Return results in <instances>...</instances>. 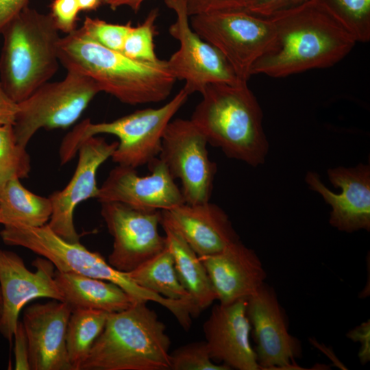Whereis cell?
<instances>
[{
	"instance_id": "6da1fadb",
	"label": "cell",
	"mask_w": 370,
	"mask_h": 370,
	"mask_svg": "<svg viewBox=\"0 0 370 370\" xmlns=\"http://www.w3.org/2000/svg\"><path fill=\"white\" fill-rule=\"evenodd\" d=\"M274 38L251 75L284 77L334 66L347 56L355 38L314 0L269 17Z\"/></svg>"
},
{
	"instance_id": "7a4b0ae2",
	"label": "cell",
	"mask_w": 370,
	"mask_h": 370,
	"mask_svg": "<svg viewBox=\"0 0 370 370\" xmlns=\"http://www.w3.org/2000/svg\"><path fill=\"white\" fill-rule=\"evenodd\" d=\"M58 59L67 71L88 77L101 92L130 105L164 101L177 80L166 61L150 63L131 59L97 43L81 28L60 38Z\"/></svg>"
},
{
	"instance_id": "3957f363",
	"label": "cell",
	"mask_w": 370,
	"mask_h": 370,
	"mask_svg": "<svg viewBox=\"0 0 370 370\" xmlns=\"http://www.w3.org/2000/svg\"><path fill=\"white\" fill-rule=\"evenodd\" d=\"M200 94L190 120L208 143L230 158L253 166L263 164L269 150L263 114L247 82L210 84Z\"/></svg>"
},
{
	"instance_id": "277c9868",
	"label": "cell",
	"mask_w": 370,
	"mask_h": 370,
	"mask_svg": "<svg viewBox=\"0 0 370 370\" xmlns=\"http://www.w3.org/2000/svg\"><path fill=\"white\" fill-rule=\"evenodd\" d=\"M171 339L147 302L108 314L80 370H170Z\"/></svg>"
},
{
	"instance_id": "5b68a950",
	"label": "cell",
	"mask_w": 370,
	"mask_h": 370,
	"mask_svg": "<svg viewBox=\"0 0 370 370\" xmlns=\"http://www.w3.org/2000/svg\"><path fill=\"white\" fill-rule=\"evenodd\" d=\"M0 79L17 103L49 82L58 70L59 30L49 14L29 6L3 29Z\"/></svg>"
},
{
	"instance_id": "8992f818",
	"label": "cell",
	"mask_w": 370,
	"mask_h": 370,
	"mask_svg": "<svg viewBox=\"0 0 370 370\" xmlns=\"http://www.w3.org/2000/svg\"><path fill=\"white\" fill-rule=\"evenodd\" d=\"M188 95L182 88L169 102L157 108L138 110L110 122L95 123L84 120L63 139L60 149L62 164L74 157L85 139L107 134L119 139L111 156L114 162L135 169L149 164L158 158L164 132Z\"/></svg>"
},
{
	"instance_id": "52a82bcc",
	"label": "cell",
	"mask_w": 370,
	"mask_h": 370,
	"mask_svg": "<svg viewBox=\"0 0 370 370\" xmlns=\"http://www.w3.org/2000/svg\"><path fill=\"white\" fill-rule=\"evenodd\" d=\"M3 241L20 246L50 261L57 271L95 278L116 284L136 301H153L164 308L171 300L136 284L127 273L112 267L98 252L91 251L79 242H70L46 224L40 227L4 225Z\"/></svg>"
},
{
	"instance_id": "ba28073f",
	"label": "cell",
	"mask_w": 370,
	"mask_h": 370,
	"mask_svg": "<svg viewBox=\"0 0 370 370\" xmlns=\"http://www.w3.org/2000/svg\"><path fill=\"white\" fill-rule=\"evenodd\" d=\"M190 17L192 29L223 54L241 82L248 81L252 66L274 38L269 18L245 10L214 11Z\"/></svg>"
},
{
	"instance_id": "9c48e42d",
	"label": "cell",
	"mask_w": 370,
	"mask_h": 370,
	"mask_svg": "<svg viewBox=\"0 0 370 370\" xmlns=\"http://www.w3.org/2000/svg\"><path fill=\"white\" fill-rule=\"evenodd\" d=\"M101 91L92 79L67 71L58 82H47L18 103L13 127L16 142L26 147L41 128H66L75 123Z\"/></svg>"
},
{
	"instance_id": "30bf717a",
	"label": "cell",
	"mask_w": 370,
	"mask_h": 370,
	"mask_svg": "<svg viewBox=\"0 0 370 370\" xmlns=\"http://www.w3.org/2000/svg\"><path fill=\"white\" fill-rule=\"evenodd\" d=\"M207 144L205 136L190 119L171 120L164 132L158 158L174 180L181 181L186 204L210 201L217 165L209 158Z\"/></svg>"
},
{
	"instance_id": "8fae6325",
	"label": "cell",
	"mask_w": 370,
	"mask_h": 370,
	"mask_svg": "<svg viewBox=\"0 0 370 370\" xmlns=\"http://www.w3.org/2000/svg\"><path fill=\"white\" fill-rule=\"evenodd\" d=\"M164 1L176 14L169 32L180 43L166 61L167 66L176 79L184 81L183 88L188 94L201 93L210 84L241 82L223 54L192 29L185 0Z\"/></svg>"
},
{
	"instance_id": "7c38bea8",
	"label": "cell",
	"mask_w": 370,
	"mask_h": 370,
	"mask_svg": "<svg viewBox=\"0 0 370 370\" xmlns=\"http://www.w3.org/2000/svg\"><path fill=\"white\" fill-rule=\"evenodd\" d=\"M101 214L113 238L108 262L128 273L166 247L159 232L161 210H143L119 202H103Z\"/></svg>"
},
{
	"instance_id": "4fadbf2b",
	"label": "cell",
	"mask_w": 370,
	"mask_h": 370,
	"mask_svg": "<svg viewBox=\"0 0 370 370\" xmlns=\"http://www.w3.org/2000/svg\"><path fill=\"white\" fill-rule=\"evenodd\" d=\"M247 314L260 369H291L301 356L300 341L288 332L285 312L266 283L247 299Z\"/></svg>"
},
{
	"instance_id": "5bb4252c",
	"label": "cell",
	"mask_w": 370,
	"mask_h": 370,
	"mask_svg": "<svg viewBox=\"0 0 370 370\" xmlns=\"http://www.w3.org/2000/svg\"><path fill=\"white\" fill-rule=\"evenodd\" d=\"M34 265L36 271L32 272L18 255L0 249V334L10 343L13 340L19 314L28 302L42 297L63 301L55 281L53 264L39 258Z\"/></svg>"
},
{
	"instance_id": "9a60e30c",
	"label": "cell",
	"mask_w": 370,
	"mask_h": 370,
	"mask_svg": "<svg viewBox=\"0 0 370 370\" xmlns=\"http://www.w3.org/2000/svg\"><path fill=\"white\" fill-rule=\"evenodd\" d=\"M148 165L150 173L140 176L135 168L118 164L99 187L97 199L143 210H166L185 203L166 165L158 158Z\"/></svg>"
},
{
	"instance_id": "2e32d148",
	"label": "cell",
	"mask_w": 370,
	"mask_h": 370,
	"mask_svg": "<svg viewBox=\"0 0 370 370\" xmlns=\"http://www.w3.org/2000/svg\"><path fill=\"white\" fill-rule=\"evenodd\" d=\"M118 143H107L96 136L85 139L79 146L75 171L69 184L50 197L52 212L47 223L58 235L70 242H79V236L73 221L76 206L90 198H97L99 187L97 173L99 166L111 158Z\"/></svg>"
},
{
	"instance_id": "e0dca14e",
	"label": "cell",
	"mask_w": 370,
	"mask_h": 370,
	"mask_svg": "<svg viewBox=\"0 0 370 370\" xmlns=\"http://www.w3.org/2000/svg\"><path fill=\"white\" fill-rule=\"evenodd\" d=\"M328 176L337 194L330 190L319 175L308 172L306 182L332 207L330 224L339 231L353 232L370 230V167L359 164L356 167H336L328 170Z\"/></svg>"
},
{
	"instance_id": "ac0fdd59",
	"label": "cell",
	"mask_w": 370,
	"mask_h": 370,
	"mask_svg": "<svg viewBox=\"0 0 370 370\" xmlns=\"http://www.w3.org/2000/svg\"><path fill=\"white\" fill-rule=\"evenodd\" d=\"M71 307L51 299L27 306L22 323L27 338L31 370H73L66 345Z\"/></svg>"
},
{
	"instance_id": "d6986e66",
	"label": "cell",
	"mask_w": 370,
	"mask_h": 370,
	"mask_svg": "<svg viewBox=\"0 0 370 370\" xmlns=\"http://www.w3.org/2000/svg\"><path fill=\"white\" fill-rule=\"evenodd\" d=\"M203 331L213 361L230 369H260L250 342L247 299L214 305L204 323Z\"/></svg>"
},
{
	"instance_id": "ffe728a7",
	"label": "cell",
	"mask_w": 370,
	"mask_h": 370,
	"mask_svg": "<svg viewBox=\"0 0 370 370\" xmlns=\"http://www.w3.org/2000/svg\"><path fill=\"white\" fill-rule=\"evenodd\" d=\"M199 258L219 304L247 299L265 283L267 273L260 259L240 239L219 253Z\"/></svg>"
},
{
	"instance_id": "44dd1931",
	"label": "cell",
	"mask_w": 370,
	"mask_h": 370,
	"mask_svg": "<svg viewBox=\"0 0 370 370\" xmlns=\"http://www.w3.org/2000/svg\"><path fill=\"white\" fill-rule=\"evenodd\" d=\"M162 219L183 237L198 255L215 254L240 239L225 212L210 201L184 203L161 210Z\"/></svg>"
},
{
	"instance_id": "7402d4cb",
	"label": "cell",
	"mask_w": 370,
	"mask_h": 370,
	"mask_svg": "<svg viewBox=\"0 0 370 370\" xmlns=\"http://www.w3.org/2000/svg\"><path fill=\"white\" fill-rule=\"evenodd\" d=\"M56 284L72 308L101 310L108 313L123 310L135 301L116 284L106 280L73 273H54Z\"/></svg>"
},
{
	"instance_id": "603a6c76",
	"label": "cell",
	"mask_w": 370,
	"mask_h": 370,
	"mask_svg": "<svg viewBox=\"0 0 370 370\" xmlns=\"http://www.w3.org/2000/svg\"><path fill=\"white\" fill-rule=\"evenodd\" d=\"M160 225L165 233L166 246L173 256L178 278L194 306L201 312L217 300L206 269L175 229L162 219Z\"/></svg>"
},
{
	"instance_id": "cb8c5ba5",
	"label": "cell",
	"mask_w": 370,
	"mask_h": 370,
	"mask_svg": "<svg viewBox=\"0 0 370 370\" xmlns=\"http://www.w3.org/2000/svg\"><path fill=\"white\" fill-rule=\"evenodd\" d=\"M0 207L3 226L40 227L48 223L52 212L49 197L31 192L18 178L0 188Z\"/></svg>"
},
{
	"instance_id": "d4e9b609",
	"label": "cell",
	"mask_w": 370,
	"mask_h": 370,
	"mask_svg": "<svg viewBox=\"0 0 370 370\" xmlns=\"http://www.w3.org/2000/svg\"><path fill=\"white\" fill-rule=\"evenodd\" d=\"M127 274L136 284L151 292L172 300L193 303L178 278L173 256L167 246Z\"/></svg>"
},
{
	"instance_id": "484cf974",
	"label": "cell",
	"mask_w": 370,
	"mask_h": 370,
	"mask_svg": "<svg viewBox=\"0 0 370 370\" xmlns=\"http://www.w3.org/2000/svg\"><path fill=\"white\" fill-rule=\"evenodd\" d=\"M108 314L93 309L72 310L67 325L66 345L73 370H80L105 326Z\"/></svg>"
},
{
	"instance_id": "4316f807",
	"label": "cell",
	"mask_w": 370,
	"mask_h": 370,
	"mask_svg": "<svg viewBox=\"0 0 370 370\" xmlns=\"http://www.w3.org/2000/svg\"><path fill=\"white\" fill-rule=\"evenodd\" d=\"M356 40H370V0H314Z\"/></svg>"
},
{
	"instance_id": "83f0119b",
	"label": "cell",
	"mask_w": 370,
	"mask_h": 370,
	"mask_svg": "<svg viewBox=\"0 0 370 370\" xmlns=\"http://www.w3.org/2000/svg\"><path fill=\"white\" fill-rule=\"evenodd\" d=\"M30 169V157L16 142L12 125H0V188L13 178L26 177Z\"/></svg>"
},
{
	"instance_id": "f1b7e54d",
	"label": "cell",
	"mask_w": 370,
	"mask_h": 370,
	"mask_svg": "<svg viewBox=\"0 0 370 370\" xmlns=\"http://www.w3.org/2000/svg\"><path fill=\"white\" fill-rule=\"evenodd\" d=\"M158 16V10L153 9L141 24L132 26L127 35L121 53L140 62L153 63L160 61L154 45V37L157 34L155 23Z\"/></svg>"
},
{
	"instance_id": "f546056e",
	"label": "cell",
	"mask_w": 370,
	"mask_h": 370,
	"mask_svg": "<svg viewBox=\"0 0 370 370\" xmlns=\"http://www.w3.org/2000/svg\"><path fill=\"white\" fill-rule=\"evenodd\" d=\"M170 370H230L212 360L205 341L178 347L170 352Z\"/></svg>"
},
{
	"instance_id": "4dcf8cb0",
	"label": "cell",
	"mask_w": 370,
	"mask_h": 370,
	"mask_svg": "<svg viewBox=\"0 0 370 370\" xmlns=\"http://www.w3.org/2000/svg\"><path fill=\"white\" fill-rule=\"evenodd\" d=\"M132 27L131 22L113 24L86 16L80 28L86 36L101 45L121 52Z\"/></svg>"
},
{
	"instance_id": "1f68e13d",
	"label": "cell",
	"mask_w": 370,
	"mask_h": 370,
	"mask_svg": "<svg viewBox=\"0 0 370 370\" xmlns=\"http://www.w3.org/2000/svg\"><path fill=\"white\" fill-rule=\"evenodd\" d=\"M79 12L76 0H52L49 14L59 32L69 34L76 29Z\"/></svg>"
},
{
	"instance_id": "d6a6232c",
	"label": "cell",
	"mask_w": 370,
	"mask_h": 370,
	"mask_svg": "<svg viewBox=\"0 0 370 370\" xmlns=\"http://www.w3.org/2000/svg\"><path fill=\"white\" fill-rule=\"evenodd\" d=\"M308 1L309 0H247L244 10L255 15L269 18Z\"/></svg>"
},
{
	"instance_id": "836d02e7",
	"label": "cell",
	"mask_w": 370,
	"mask_h": 370,
	"mask_svg": "<svg viewBox=\"0 0 370 370\" xmlns=\"http://www.w3.org/2000/svg\"><path fill=\"white\" fill-rule=\"evenodd\" d=\"M247 0H185L188 16L221 11L244 10Z\"/></svg>"
},
{
	"instance_id": "e575fe53",
	"label": "cell",
	"mask_w": 370,
	"mask_h": 370,
	"mask_svg": "<svg viewBox=\"0 0 370 370\" xmlns=\"http://www.w3.org/2000/svg\"><path fill=\"white\" fill-rule=\"evenodd\" d=\"M13 339L14 341V369L31 370L28 341L22 321H18Z\"/></svg>"
},
{
	"instance_id": "d590c367",
	"label": "cell",
	"mask_w": 370,
	"mask_h": 370,
	"mask_svg": "<svg viewBox=\"0 0 370 370\" xmlns=\"http://www.w3.org/2000/svg\"><path fill=\"white\" fill-rule=\"evenodd\" d=\"M347 336L360 345L358 358L364 365L370 360V322L369 319L362 323L347 333Z\"/></svg>"
},
{
	"instance_id": "8d00e7d4",
	"label": "cell",
	"mask_w": 370,
	"mask_h": 370,
	"mask_svg": "<svg viewBox=\"0 0 370 370\" xmlns=\"http://www.w3.org/2000/svg\"><path fill=\"white\" fill-rule=\"evenodd\" d=\"M18 106L8 94L0 79V125H13Z\"/></svg>"
},
{
	"instance_id": "74e56055",
	"label": "cell",
	"mask_w": 370,
	"mask_h": 370,
	"mask_svg": "<svg viewBox=\"0 0 370 370\" xmlns=\"http://www.w3.org/2000/svg\"><path fill=\"white\" fill-rule=\"evenodd\" d=\"M29 0H0V34L4 27L23 10Z\"/></svg>"
},
{
	"instance_id": "f35d334b",
	"label": "cell",
	"mask_w": 370,
	"mask_h": 370,
	"mask_svg": "<svg viewBox=\"0 0 370 370\" xmlns=\"http://www.w3.org/2000/svg\"><path fill=\"white\" fill-rule=\"evenodd\" d=\"M145 0H102V3L115 10L121 6H127L135 12L140 9Z\"/></svg>"
},
{
	"instance_id": "ab89813d",
	"label": "cell",
	"mask_w": 370,
	"mask_h": 370,
	"mask_svg": "<svg viewBox=\"0 0 370 370\" xmlns=\"http://www.w3.org/2000/svg\"><path fill=\"white\" fill-rule=\"evenodd\" d=\"M80 11L97 10L103 3L102 0H76Z\"/></svg>"
},
{
	"instance_id": "60d3db41",
	"label": "cell",
	"mask_w": 370,
	"mask_h": 370,
	"mask_svg": "<svg viewBox=\"0 0 370 370\" xmlns=\"http://www.w3.org/2000/svg\"><path fill=\"white\" fill-rule=\"evenodd\" d=\"M1 307H2V300H1V291H0V314L1 312Z\"/></svg>"
},
{
	"instance_id": "b9f144b4",
	"label": "cell",
	"mask_w": 370,
	"mask_h": 370,
	"mask_svg": "<svg viewBox=\"0 0 370 370\" xmlns=\"http://www.w3.org/2000/svg\"><path fill=\"white\" fill-rule=\"evenodd\" d=\"M0 224H1V207H0Z\"/></svg>"
}]
</instances>
